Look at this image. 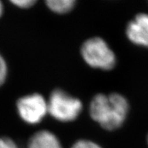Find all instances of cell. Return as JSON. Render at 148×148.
Here are the masks:
<instances>
[{"label": "cell", "mask_w": 148, "mask_h": 148, "mask_svg": "<svg viewBox=\"0 0 148 148\" xmlns=\"http://www.w3.org/2000/svg\"><path fill=\"white\" fill-rule=\"evenodd\" d=\"M88 110L94 122L104 130L113 132L124 125L130 106L129 101L122 94L98 93L91 100Z\"/></svg>", "instance_id": "1"}, {"label": "cell", "mask_w": 148, "mask_h": 148, "mask_svg": "<svg viewBox=\"0 0 148 148\" xmlns=\"http://www.w3.org/2000/svg\"><path fill=\"white\" fill-rule=\"evenodd\" d=\"M80 55L87 65L94 69L109 71L116 65L115 52L101 37L88 38L80 47Z\"/></svg>", "instance_id": "2"}, {"label": "cell", "mask_w": 148, "mask_h": 148, "mask_svg": "<svg viewBox=\"0 0 148 148\" xmlns=\"http://www.w3.org/2000/svg\"><path fill=\"white\" fill-rule=\"evenodd\" d=\"M49 114L60 123H71L82 113L83 105L81 100L62 88H55L48 99Z\"/></svg>", "instance_id": "3"}, {"label": "cell", "mask_w": 148, "mask_h": 148, "mask_svg": "<svg viewBox=\"0 0 148 148\" xmlns=\"http://www.w3.org/2000/svg\"><path fill=\"white\" fill-rule=\"evenodd\" d=\"M16 109L19 117L28 125H37L49 114L48 100L39 93H32L18 98Z\"/></svg>", "instance_id": "4"}, {"label": "cell", "mask_w": 148, "mask_h": 148, "mask_svg": "<svg viewBox=\"0 0 148 148\" xmlns=\"http://www.w3.org/2000/svg\"><path fill=\"white\" fill-rule=\"evenodd\" d=\"M125 35L132 44L148 49V14L139 13L134 16L127 23Z\"/></svg>", "instance_id": "5"}, {"label": "cell", "mask_w": 148, "mask_h": 148, "mask_svg": "<svg viewBox=\"0 0 148 148\" xmlns=\"http://www.w3.org/2000/svg\"><path fill=\"white\" fill-rule=\"evenodd\" d=\"M27 148H63L60 139L49 130H39L32 134L28 140Z\"/></svg>", "instance_id": "6"}, {"label": "cell", "mask_w": 148, "mask_h": 148, "mask_svg": "<svg viewBox=\"0 0 148 148\" xmlns=\"http://www.w3.org/2000/svg\"><path fill=\"white\" fill-rule=\"evenodd\" d=\"M47 8L57 14H66L71 12L76 7V0H47Z\"/></svg>", "instance_id": "7"}, {"label": "cell", "mask_w": 148, "mask_h": 148, "mask_svg": "<svg viewBox=\"0 0 148 148\" xmlns=\"http://www.w3.org/2000/svg\"><path fill=\"white\" fill-rule=\"evenodd\" d=\"M70 148H103L99 144L88 139H79L72 144Z\"/></svg>", "instance_id": "8"}, {"label": "cell", "mask_w": 148, "mask_h": 148, "mask_svg": "<svg viewBox=\"0 0 148 148\" xmlns=\"http://www.w3.org/2000/svg\"><path fill=\"white\" fill-rule=\"evenodd\" d=\"M8 65L6 60L0 54V87L5 82L8 76Z\"/></svg>", "instance_id": "9"}, {"label": "cell", "mask_w": 148, "mask_h": 148, "mask_svg": "<svg viewBox=\"0 0 148 148\" xmlns=\"http://www.w3.org/2000/svg\"><path fill=\"white\" fill-rule=\"evenodd\" d=\"M36 1L35 0H13L11 1V3L14 6L21 9H28L36 4Z\"/></svg>", "instance_id": "10"}, {"label": "cell", "mask_w": 148, "mask_h": 148, "mask_svg": "<svg viewBox=\"0 0 148 148\" xmlns=\"http://www.w3.org/2000/svg\"><path fill=\"white\" fill-rule=\"evenodd\" d=\"M0 148H19V147L11 138L0 137Z\"/></svg>", "instance_id": "11"}, {"label": "cell", "mask_w": 148, "mask_h": 148, "mask_svg": "<svg viewBox=\"0 0 148 148\" xmlns=\"http://www.w3.org/2000/svg\"><path fill=\"white\" fill-rule=\"evenodd\" d=\"M3 12H4V6L2 5V2H0V18L3 14Z\"/></svg>", "instance_id": "12"}, {"label": "cell", "mask_w": 148, "mask_h": 148, "mask_svg": "<svg viewBox=\"0 0 148 148\" xmlns=\"http://www.w3.org/2000/svg\"><path fill=\"white\" fill-rule=\"evenodd\" d=\"M147 144H148V136H147Z\"/></svg>", "instance_id": "13"}]
</instances>
